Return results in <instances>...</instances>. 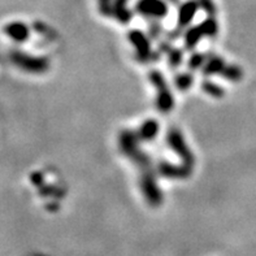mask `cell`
Segmentation results:
<instances>
[{
  "label": "cell",
  "mask_w": 256,
  "mask_h": 256,
  "mask_svg": "<svg viewBox=\"0 0 256 256\" xmlns=\"http://www.w3.org/2000/svg\"><path fill=\"white\" fill-rule=\"evenodd\" d=\"M140 142L142 140H140L138 133L130 129L121 130L118 133V138H117V146H118L121 155L132 160L140 168V170L152 166V160L150 159V156L140 148Z\"/></svg>",
  "instance_id": "cell-1"
},
{
  "label": "cell",
  "mask_w": 256,
  "mask_h": 256,
  "mask_svg": "<svg viewBox=\"0 0 256 256\" xmlns=\"http://www.w3.org/2000/svg\"><path fill=\"white\" fill-rule=\"evenodd\" d=\"M156 174L158 172H156V169H154V166L140 169V188L142 192L143 199L146 200L150 207L152 208L160 207L164 202V195L158 184Z\"/></svg>",
  "instance_id": "cell-2"
},
{
  "label": "cell",
  "mask_w": 256,
  "mask_h": 256,
  "mask_svg": "<svg viewBox=\"0 0 256 256\" xmlns=\"http://www.w3.org/2000/svg\"><path fill=\"white\" fill-rule=\"evenodd\" d=\"M148 80L156 90L155 104L158 110L164 114L172 112L174 108V95L169 90L164 74L160 73L159 70H151L148 74Z\"/></svg>",
  "instance_id": "cell-3"
},
{
  "label": "cell",
  "mask_w": 256,
  "mask_h": 256,
  "mask_svg": "<svg viewBox=\"0 0 256 256\" xmlns=\"http://www.w3.org/2000/svg\"><path fill=\"white\" fill-rule=\"evenodd\" d=\"M166 144L176 155L178 156L181 160V164L186 166L188 168L194 170L195 166V156L190 147H188V142H186L185 136L182 134V132L177 128H170L168 130L166 136Z\"/></svg>",
  "instance_id": "cell-4"
},
{
  "label": "cell",
  "mask_w": 256,
  "mask_h": 256,
  "mask_svg": "<svg viewBox=\"0 0 256 256\" xmlns=\"http://www.w3.org/2000/svg\"><path fill=\"white\" fill-rule=\"evenodd\" d=\"M10 60L17 68L30 73V74H42L50 68V60L42 56H32L29 54L14 51L10 54Z\"/></svg>",
  "instance_id": "cell-5"
},
{
  "label": "cell",
  "mask_w": 256,
  "mask_h": 256,
  "mask_svg": "<svg viewBox=\"0 0 256 256\" xmlns=\"http://www.w3.org/2000/svg\"><path fill=\"white\" fill-rule=\"evenodd\" d=\"M129 42L133 44L136 50V58L140 62H154L155 55H154V50L151 47L150 38L140 30H132L128 34Z\"/></svg>",
  "instance_id": "cell-6"
},
{
  "label": "cell",
  "mask_w": 256,
  "mask_h": 256,
  "mask_svg": "<svg viewBox=\"0 0 256 256\" xmlns=\"http://www.w3.org/2000/svg\"><path fill=\"white\" fill-rule=\"evenodd\" d=\"M136 10L147 18L160 20L168 14V6L164 0H138Z\"/></svg>",
  "instance_id": "cell-7"
},
{
  "label": "cell",
  "mask_w": 256,
  "mask_h": 256,
  "mask_svg": "<svg viewBox=\"0 0 256 256\" xmlns=\"http://www.w3.org/2000/svg\"><path fill=\"white\" fill-rule=\"evenodd\" d=\"M156 172L166 180H186L192 176L194 170L184 164L178 166V164H172L169 162H162L156 166Z\"/></svg>",
  "instance_id": "cell-8"
},
{
  "label": "cell",
  "mask_w": 256,
  "mask_h": 256,
  "mask_svg": "<svg viewBox=\"0 0 256 256\" xmlns=\"http://www.w3.org/2000/svg\"><path fill=\"white\" fill-rule=\"evenodd\" d=\"M4 32L12 39L13 42L22 43L29 38L30 29L29 26L21 21H13L4 28Z\"/></svg>",
  "instance_id": "cell-9"
},
{
  "label": "cell",
  "mask_w": 256,
  "mask_h": 256,
  "mask_svg": "<svg viewBox=\"0 0 256 256\" xmlns=\"http://www.w3.org/2000/svg\"><path fill=\"white\" fill-rule=\"evenodd\" d=\"M160 132V124L159 121L155 118H147L140 124V126L138 128L136 133L142 142H151L159 136Z\"/></svg>",
  "instance_id": "cell-10"
},
{
  "label": "cell",
  "mask_w": 256,
  "mask_h": 256,
  "mask_svg": "<svg viewBox=\"0 0 256 256\" xmlns=\"http://www.w3.org/2000/svg\"><path fill=\"white\" fill-rule=\"evenodd\" d=\"M198 10L199 4L195 0H188V2H185V3L182 4L178 8V16H177L180 28H185V26H188V24L192 22Z\"/></svg>",
  "instance_id": "cell-11"
},
{
  "label": "cell",
  "mask_w": 256,
  "mask_h": 256,
  "mask_svg": "<svg viewBox=\"0 0 256 256\" xmlns=\"http://www.w3.org/2000/svg\"><path fill=\"white\" fill-rule=\"evenodd\" d=\"M225 66H226L225 58L214 55L207 58V62H206V64L203 65V68L200 70L207 77H210V76H220Z\"/></svg>",
  "instance_id": "cell-12"
},
{
  "label": "cell",
  "mask_w": 256,
  "mask_h": 256,
  "mask_svg": "<svg viewBox=\"0 0 256 256\" xmlns=\"http://www.w3.org/2000/svg\"><path fill=\"white\" fill-rule=\"evenodd\" d=\"M114 17L120 24H129L133 13L128 8V0H114Z\"/></svg>",
  "instance_id": "cell-13"
},
{
  "label": "cell",
  "mask_w": 256,
  "mask_h": 256,
  "mask_svg": "<svg viewBox=\"0 0 256 256\" xmlns=\"http://www.w3.org/2000/svg\"><path fill=\"white\" fill-rule=\"evenodd\" d=\"M203 36H204V34L202 32L200 26H192L185 32V47L188 50H194Z\"/></svg>",
  "instance_id": "cell-14"
},
{
  "label": "cell",
  "mask_w": 256,
  "mask_h": 256,
  "mask_svg": "<svg viewBox=\"0 0 256 256\" xmlns=\"http://www.w3.org/2000/svg\"><path fill=\"white\" fill-rule=\"evenodd\" d=\"M220 76L224 77L226 81L237 84V82H240L244 78V70H242L240 66L236 64H226V66H225Z\"/></svg>",
  "instance_id": "cell-15"
},
{
  "label": "cell",
  "mask_w": 256,
  "mask_h": 256,
  "mask_svg": "<svg viewBox=\"0 0 256 256\" xmlns=\"http://www.w3.org/2000/svg\"><path fill=\"white\" fill-rule=\"evenodd\" d=\"M202 90H203V92L207 94L208 96L214 98V99H220V98H222L225 95L224 88H221L218 84L210 81V80L203 81V84H202Z\"/></svg>",
  "instance_id": "cell-16"
},
{
  "label": "cell",
  "mask_w": 256,
  "mask_h": 256,
  "mask_svg": "<svg viewBox=\"0 0 256 256\" xmlns=\"http://www.w3.org/2000/svg\"><path fill=\"white\" fill-rule=\"evenodd\" d=\"M200 29L204 34V36H210V38H214V36H218V21L214 20V17L208 16V18H206L203 22L200 24Z\"/></svg>",
  "instance_id": "cell-17"
},
{
  "label": "cell",
  "mask_w": 256,
  "mask_h": 256,
  "mask_svg": "<svg viewBox=\"0 0 256 256\" xmlns=\"http://www.w3.org/2000/svg\"><path fill=\"white\" fill-rule=\"evenodd\" d=\"M192 84H194V77H192V73H188V72L180 73L174 78L176 88H178L180 91H188V88H192Z\"/></svg>",
  "instance_id": "cell-18"
},
{
  "label": "cell",
  "mask_w": 256,
  "mask_h": 256,
  "mask_svg": "<svg viewBox=\"0 0 256 256\" xmlns=\"http://www.w3.org/2000/svg\"><path fill=\"white\" fill-rule=\"evenodd\" d=\"M206 62H207V58H206L203 54H200V52H195V54H192V55L190 56V58H188V69H192V70L202 69L203 68V65L206 64Z\"/></svg>",
  "instance_id": "cell-19"
},
{
  "label": "cell",
  "mask_w": 256,
  "mask_h": 256,
  "mask_svg": "<svg viewBox=\"0 0 256 256\" xmlns=\"http://www.w3.org/2000/svg\"><path fill=\"white\" fill-rule=\"evenodd\" d=\"M98 10L104 17H114V0H98Z\"/></svg>",
  "instance_id": "cell-20"
},
{
  "label": "cell",
  "mask_w": 256,
  "mask_h": 256,
  "mask_svg": "<svg viewBox=\"0 0 256 256\" xmlns=\"http://www.w3.org/2000/svg\"><path fill=\"white\" fill-rule=\"evenodd\" d=\"M182 58H184V54H182V51H180V50H177V48L169 50L168 62L170 66H173V68L178 66L182 62Z\"/></svg>",
  "instance_id": "cell-21"
},
{
  "label": "cell",
  "mask_w": 256,
  "mask_h": 256,
  "mask_svg": "<svg viewBox=\"0 0 256 256\" xmlns=\"http://www.w3.org/2000/svg\"><path fill=\"white\" fill-rule=\"evenodd\" d=\"M198 4H199V8L204 10L207 13L208 16L214 17L218 10H216V6H214V0H198Z\"/></svg>",
  "instance_id": "cell-22"
},
{
  "label": "cell",
  "mask_w": 256,
  "mask_h": 256,
  "mask_svg": "<svg viewBox=\"0 0 256 256\" xmlns=\"http://www.w3.org/2000/svg\"><path fill=\"white\" fill-rule=\"evenodd\" d=\"M170 2H173V3H177V0H170Z\"/></svg>",
  "instance_id": "cell-23"
}]
</instances>
